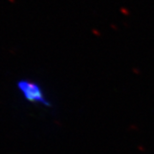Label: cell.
Masks as SVG:
<instances>
[{
  "label": "cell",
  "mask_w": 154,
  "mask_h": 154,
  "mask_svg": "<svg viewBox=\"0 0 154 154\" xmlns=\"http://www.w3.org/2000/svg\"><path fill=\"white\" fill-rule=\"evenodd\" d=\"M17 88L24 99L33 104H38L49 107L51 103L45 97L44 91L38 83L28 80H21L17 83Z\"/></svg>",
  "instance_id": "cell-1"
}]
</instances>
